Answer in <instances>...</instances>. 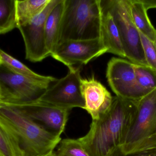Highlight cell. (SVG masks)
Masks as SVG:
<instances>
[{
  "mask_svg": "<svg viewBox=\"0 0 156 156\" xmlns=\"http://www.w3.org/2000/svg\"><path fill=\"white\" fill-rule=\"evenodd\" d=\"M137 101L114 97L109 111L92 121L86 135L78 140L90 156H112L123 144L137 113Z\"/></svg>",
  "mask_w": 156,
  "mask_h": 156,
  "instance_id": "cell-1",
  "label": "cell"
},
{
  "mask_svg": "<svg viewBox=\"0 0 156 156\" xmlns=\"http://www.w3.org/2000/svg\"><path fill=\"white\" fill-rule=\"evenodd\" d=\"M0 116L18 136L25 156H37L54 151L60 136L46 129L16 107L0 103Z\"/></svg>",
  "mask_w": 156,
  "mask_h": 156,
  "instance_id": "cell-2",
  "label": "cell"
},
{
  "mask_svg": "<svg viewBox=\"0 0 156 156\" xmlns=\"http://www.w3.org/2000/svg\"><path fill=\"white\" fill-rule=\"evenodd\" d=\"M101 22L100 0H65L58 45L100 38Z\"/></svg>",
  "mask_w": 156,
  "mask_h": 156,
  "instance_id": "cell-3",
  "label": "cell"
},
{
  "mask_svg": "<svg viewBox=\"0 0 156 156\" xmlns=\"http://www.w3.org/2000/svg\"><path fill=\"white\" fill-rule=\"evenodd\" d=\"M112 15L118 28L126 58L134 64L147 66L140 33L131 16L129 0H100Z\"/></svg>",
  "mask_w": 156,
  "mask_h": 156,
  "instance_id": "cell-4",
  "label": "cell"
},
{
  "mask_svg": "<svg viewBox=\"0 0 156 156\" xmlns=\"http://www.w3.org/2000/svg\"><path fill=\"white\" fill-rule=\"evenodd\" d=\"M55 78L39 79L17 74L0 64V102L9 104L24 103L38 100L57 81Z\"/></svg>",
  "mask_w": 156,
  "mask_h": 156,
  "instance_id": "cell-5",
  "label": "cell"
},
{
  "mask_svg": "<svg viewBox=\"0 0 156 156\" xmlns=\"http://www.w3.org/2000/svg\"><path fill=\"white\" fill-rule=\"evenodd\" d=\"M137 108L133 124L119 148L124 154L156 143V89L137 101Z\"/></svg>",
  "mask_w": 156,
  "mask_h": 156,
  "instance_id": "cell-6",
  "label": "cell"
},
{
  "mask_svg": "<svg viewBox=\"0 0 156 156\" xmlns=\"http://www.w3.org/2000/svg\"><path fill=\"white\" fill-rule=\"evenodd\" d=\"M80 71V66L69 69L66 76L58 79L37 100L70 111L75 108L83 109Z\"/></svg>",
  "mask_w": 156,
  "mask_h": 156,
  "instance_id": "cell-7",
  "label": "cell"
},
{
  "mask_svg": "<svg viewBox=\"0 0 156 156\" xmlns=\"http://www.w3.org/2000/svg\"><path fill=\"white\" fill-rule=\"evenodd\" d=\"M106 77L109 86L117 97L138 101L146 96L137 84L134 64L131 61L112 58L107 64Z\"/></svg>",
  "mask_w": 156,
  "mask_h": 156,
  "instance_id": "cell-8",
  "label": "cell"
},
{
  "mask_svg": "<svg viewBox=\"0 0 156 156\" xmlns=\"http://www.w3.org/2000/svg\"><path fill=\"white\" fill-rule=\"evenodd\" d=\"M59 1L50 0L39 14L30 22L17 27L24 42L26 59L31 62H41L50 56L46 45L45 24L49 13Z\"/></svg>",
  "mask_w": 156,
  "mask_h": 156,
  "instance_id": "cell-9",
  "label": "cell"
},
{
  "mask_svg": "<svg viewBox=\"0 0 156 156\" xmlns=\"http://www.w3.org/2000/svg\"><path fill=\"white\" fill-rule=\"evenodd\" d=\"M106 53L107 49L101 38H98L64 41L57 45L51 56L69 69L75 65H86Z\"/></svg>",
  "mask_w": 156,
  "mask_h": 156,
  "instance_id": "cell-10",
  "label": "cell"
},
{
  "mask_svg": "<svg viewBox=\"0 0 156 156\" xmlns=\"http://www.w3.org/2000/svg\"><path fill=\"white\" fill-rule=\"evenodd\" d=\"M5 104L18 108L48 131L60 136L65 132L70 112L69 110L37 100L24 103Z\"/></svg>",
  "mask_w": 156,
  "mask_h": 156,
  "instance_id": "cell-11",
  "label": "cell"
},
{
  "mask_svg": "<svg viewBox=\"0 0 156 156\" xmlns=\"http://www.w3.org/2000/svg\"><path fill=\"white\" fill-rule=\"evenodd\" d=\"M81 91L84 102L83 110L90 114L92 121H98L109 111L114 97L94 76L82 78Z\"/></svg>",
  "mask_w": 156,
  "mask_h": 156,
  "instance_id": "cell-12",
  "label": "cell"
},
{
  "mask_svg": "<svg viewBox=\"0 0 156 156\" xmlns=\"http://www.w3.org/2000/svg\"><path fill=\"white\" fill-rule=\"evenodd\" d=\"M101 9V36L107 53L126 58L118 28L112 15L100 4Z\"/></svg>",
  "mask_w": 156,
  "mask_h": 156,
  "instance_id": "cell-13",
  "label": "cell"
},
{
  "mask_svg": "<svg viewBox=\"0 0 156 156\" xmlns=\"http://www.w3.org/2000/svg\"><path fill=\"white\" fill-rule=\"evenodd\" d=\"M65 0L59 2L49 13L45 24V34L47 48L50 56L58 45V34L64 12Z\"/></svg>",
  "mask_w": 156,
  "mask_h": 156,
  "instance_id": "cell-14",
  "label": "cell"
},
{
  "mask_svg": "<svg viewBox=\"0 0 156 156\" xmlns=\"http://www.w3.org/2000/svg\"><path fill=\"white\" fill-rule=\"evenodd\" d=\"M0 156H25L15 132L1 116Z\"/></svg>",
  "mask_w": 156,
  "mask_h": 156,
  "instance_id": "cell-15",
  "label": "cell"
},
{
  "mask_svg": "<svg viewBox=\"0 0 156 156\" xmlns=\"http://www.w3.org/2000/svg\"><path fill=\"white\" fill-rule=\"evenodd\" d=\"M131 16L138 31L149 40L154 42L156 29L151 24L147 10L139 0H129Z\"/></svg>",
  "mask_w": 156,
  "mask_h": 156,
  "instance_id": "cell-16",
  "label": "cell"
},
{
  "mask_svg": "<svg viewBox=\"0 0 156 156\" xmlns=\"http://www.w3.org/2000/svg\"><path fill=\"white\" fill-rule=\"evenodd\" d=\"M50 0H16L17 27L28 23L45 8Z\"/></svg>",
  "mask_w": 156,
  "mask_h": 156,
  "instance_id": "cell-17",
  "label": "cell"
},
{
  "mask_svg": "<svg viewBox=\"0 0 156 156\" xmlns=\"http://www.w3.org/2000/svg\"><path fill=\"white\" fill-rule=\"evenodd\" d=\"M16 0H0V34L17 27Z\"/></svg>",
  "mask_w": 156,
  "mask_h": 156,
  "instance_id": "cell-18",
  "label": "cell"
},
{
  "mask_svg": "<svg viewBox=\"0 0 156 156\" xmlns=\"http://www.w3.org/2000/svg\"><path fill=\"white\" fill-rule=\"evenodd\" d=\"M0 60L1 63L12 71L17 74L39 79L49 80L54 78L52 76L39 75L31 70L22 62L13 57L0 49Z\"/></svg>",
  "mask_w": 156,
  "mask_h": 156,
  "instance_id": "cell-19",
  "label": "cell"
},
{
  "mask_svg": "<svg viewBox=\"0 0 156 156\" xmlns=\"http://www.w3.org/2000/svg\"><path fill=\"white\" fill-rule=\"evenodd\" d=\"M136 82L146 95L156 89V71L147 66L134 64Z\"/></svg>",
  "mask_w": 156,
  "mask_h": 156,
  "instance_id": "cell-20",
  "label": "cell"
},
{
  "mask_svg": "<svg viewBox=\"0 0 156 156\" xmlns=\"http://www.w3.org/2000/svg\"><path fill=\"white\" fill-rule=\"evenodd\" d=\"M56 148L55 156H90L78 139H62Z\"/></svg>",
  "mask_w": 156,
  "mask_h": 156,
  "instance_id": "cell-21",
  "label": "cell"
},
{
  "mask_svg": "<svg viewBox=\"0 0 156 156\" xmlns=\"http://www.w3.org/2000/svg\"><path fill=\"white\" fill-rule=\"evenodd\" d=\"M140 34L147 66L156 71V46L154 42L149 40L145 36L141 33Z\"/></svg>",
  "mask_w": 156,
  "mask_h": 156,
  "instance_id": "cell-22",
  "label": "cell"
},
{
  "mask_svg": "<svg viewBox=\"0 0 156 156\" xmlns=\"http://www.w3.org/2000/svg\"><path fill=\"white\" fill-rule=\"evenodd\" d=\"M112 156H156V143L142 146L127 154H123L119 149Z\"/></svg>",
  "mask_w": 156,
  "mask_h": 156,
  "instance_id": "cell-23",
  "label": "cell"
},
{
  "mask_svg": "<svg viewBox=\"0 0 156 156\" xmlns=\"http://www.w3.org/2000/svg\"><path fill=\"white\" fill-rule=\"evenodd\" d=\"M147 10L156 8V0H139Z\"/></svg>",
  "mask_w": 156,
  "mask_h": 156,
  "instance_id": "cell-24",
  "label": "cell"
},
{
  "mask_svg": "<svg viewBox=\"0 0 156 156\" xmlns=\"http://www.w3.org/2000/svg\"><path fill=\"white\" fill-rule=\"evenodd\" d=\"M37 156H54V151L50 152V153H48V154Z\"/></svg>",
  "mask_w": 156,
  "mask_h": 156,
  "instance_id": "cell-25",
  "label": "cell"
},
{
  "mask_svg": "<svg viewBox=\"0 0 156 156\" xmlns=\"http://www.w3.org/2000/svg\"><path fill=\"white\" fill-rule=\"evenodd\" d=\"M2 99V90H1V86H0V101Z\"/></svg>",
  "mask_w": 156,
  "mask_h": 156,
  "instance_id": "cell-26",
  "label": "cell"
},
{
  "mask_svg": "<svg viewBox=\"0 0 156 156\" xmlns=\"http://www.w3.org/2000/svg\"><path fill=\"white\" fill-rule=\"evenodd\" d=\"M154 43L155 45L156 46V38L155 39L154 42Z\"/></svg>",
  "mask_w": 156,
  "mask_h": 156,
  "instance_id": "cell-27",
  "label": "cell"
},
{
  "mask_svg": "<svg viewBox=\"0 0 156 156\" xmlns=\"http://www.w3.org/2000/svg\"><path fill=\"white\" fill-rule=\"evenodd\" d=\"M2 64V63H1V60H0V64Z\"/></svg>",
  "mask_w": 156,
  "mask_h": 156,
  "instance_id": "cell-28",
  "label": "cell"
}]
</instances>
